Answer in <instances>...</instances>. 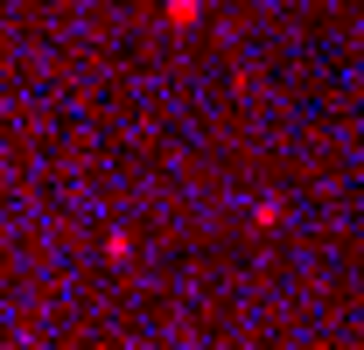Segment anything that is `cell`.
Returning <instances> with one entry per match:
<instances>
[{
	"instance_id": "6da1fadb",
	"label": "cell",
	"mask_w": 364,
	"mask_h": 350,
	"mask_svg": "<svg viewBox=\"0 0 364 350\" xmlns=\"http://www.w3.org/2000/svg\"><path fill=\"white\" fill-rule=\"evenodd\" d=\"M196 14H203V7H196V0H168V21H176V28H189V21H196Z\"/></svg>"
}]
</instances>
